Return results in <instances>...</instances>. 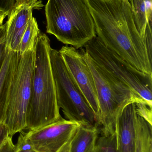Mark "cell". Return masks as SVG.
I'll list each match as a JSON object with an SVG mask.
<instances>
[{"label": "cell", "instance_id": "26", "mask_svg": "<svg viewBox=\"0 0 152 152\" xmlns=\"http://www.w3.org/2000/svg\"><path fill=\"white\" fill-rule=\"evenodd\" d=\"M16 152H23V151H17V150H16Z\"/></svg>", "mask_w": 152, "mask_h": 152}, {"label": "cell", "instance_id": "13", "mask_svg": "<svg viewBox=\"0 0 152 152\" xmlns=\"http://www.w3.org/2000/svg\"><path fill=\"white\" fill-rule=\"evenodd\" d=\"M98 133L97 127L79 126L71 139L70 152H93L98 139Z\"/></svg>", "mask_w": 152, "mask_h": 152}, {"label": "cell", "instance_id": "11", "mask_svg": "<svg viewBox=\"0 0 152 152\" xmlns=\"http://www.w3.org/2000/svg\"><path fill=\"white\" fill-rule=\"evenodd\" d=\"M35 6L21 4L14 7L8 16L6 22V41L7 49L18 52L19 47L24 32L33 17Z\"/></svg>", "mask_w": 152, "mask_h": 152}, {"label": "cell", "instance_id": "19", "mask_svg": "<svg viewBox=\"0 0 152 152\" xmlns=\"http://www.w3.org/2000/svg\"><path fill=\"white\" fill-rule=\"evenodd\" d=\"M18 142L15 145L16 150L25 152H35L32 145L26 135V133L22 131L20 132Z\"/></svg>", "mask_w": 152, "mask_h": 152}, {"label": "cell", "instance_id": "2", "mask_svg": "<svg viewBox=\"0 0 152 152\" xmlns=\"http://www.w3.org/2000/svg\"><path fill=\"white\" fill-rule=\"evenodd\" d=\"M51 48L49 37L40 32L35 47L31 96L26 118V129L29 130L38 129L62 118L50 59Z\"/></svg>", "mask_w": 152, "mask_h": 152}, {"label": "cell", "instance_id": "1", "mask_svg": "<svg viewBox=\"0 0 152 152\" xmlns=\"http://www.w3.org/2000/svg\"><path fill=\"white\" fill-rule=\"evenodd\" d=\"M96 36L140 72L152 76V56L136 26L128 0H87Z\"/></svg>", "mask_w": 152, "mask_h": 152}, {"label": "cell", "instance_id": "20", "mask_svg": "<svg viewBox=\"0 0 152 152\" xmlns=\"http://www.w3.org/2000/svg\"><path fill=\"white\" fill-rule=\"evenodd\" d=\"M16 152V146L12 142V137L9 136L0 147V152Z\"/></svg>", "mask_w": 152, "mask_h": 152}, {"label": "cell", "instance_id": "9", "mask_svg": "<svg viewBox=\"0 0 152 152\" xmlns=\"http://www.w3.org/2000/svg\"><path fill=\"white\" fill-rule=\"evenodd\" d=\"M59 52L67 68L84 94L98 120L100 106L96 86L82 50L80 51L72 46L66 45L62 46Z\"/></svg>", "mask_w": 152, "mask_h": 152}, {"label": "cell", "instance_id": "12", "mask_svg": "<svg viewBox=\"0 0 152 152\" xmlns=\"http://www.w3.org/2000/svg\"><path fill=\"white\" fill-rule=\"evenodd\" d=\"M19 56V53L8 49L0 70V123L4 120L9 88Z\"/></svg>", "mask_w": 152, "mask_h": 152}, {"label": "cell", "instance_id": "8", "mask_svg": "<svg viewBox=\"0 0 152 152\" xmlns=\"http://www.w3.org/2000/svg\"><path fill=\"white\" fill-rule=\"evenodd\" d=\"M80 126L62 117L47 126L29 130L26 135L35 152H57L72 138Z\"/></svg>", "mask_w": 152, "mask_h": 152}, {"label": "cell", "instance_id": "5", "mask_svg": "<svg viewBox=\"0 0 152 152\" xmlns=\"http://www.w3.org/2000/svg\"><path fill=\"white\" fill-rule=\"evenodd\" d=\"M50 55L59 108L68 120L83 126L98 127L95 113L67 68L59 50L51 48Z\"/></svg>", "mask_w": 152, "mask_h": 152}, {"label": "cell", "instance_id": "15", "mask_svg": "<svg viewBox=\"0 0 152 152\" xmlns=\"http://www.w3.org/2000/svg\"><path fill=\"white\" fill-rule=\"evenodd\" d=\"M132 10L135 24L142 38H144L148 22L146 0H128Z\"/></svg>", "mask_w": 152, "mask_h": 152}, {"label": "cell", "instance_id": "6", "mask_svg": "<svg viewBox=\"0 0 152 152\" xmlns=\"http://www.w3.org/2000/svg\"><path fill=\"white\" fill-rule=\"evenodd\" d=\"M85 51L104 73L131 89L152 106V76L140 72L107 48L96 36L84 46Z\"/></svg>", "mask_w": 152, "mask_h": 152}, {"label": "cell", "instance_id": "25", "mask_svg": "<svg viewBox=\"0 0 152 152\" xmlns=\"http://www.w3.org/2000/svg\"><path fill=\"white\" fill-rule=\"evenodd\" d=\"M8 15H9L8 13L2 11H0V27L3 25V23L4 20L5 18L8 16Z\"/></svg>", "mask_w": 152, "mask_h": 152}, {"label": "cell", "instance_id": "16", "mask_svg": "<svg viewBox=\"0 0 152 152\" xmlns=\"http://www.w3.org/2000/svg\"><path fill=\"white\" fill-rule=\"evenodd\" d=\"M40 33V30L36 20L33 17L29 20L21 38L19 47L18 53L22 54L35 48L37 37Z\"/></svg>", "mask_w": 152, "mask_h": 152}, {"label": "cell", "instance_id": "17", "mask_svg": "<svg viewBox=\"0 0 152 152\" xmlns=\"http://www.w3.org/2000/svg\"><path fill=\"white\" fill-rule=\"evenodd\" d=\"M93 152H117L116 134L98 137Z\"/></svg>", "mask_w": 152, "mask_h": 152}, {"label": "cell", "instance_id": "7", "mask_svg": "<svg viewBox=\"0 0 152 152\" xmlns=\"http://www.w3.org/2000/svg\"><path fill=\"white\" fill-rule=\"evenodd\" d=\"M35 61V48L19 53L11 81L3 123L9 136L26 129L27 111L31 96Z\"/></svg>", "mask_w": 152, "mask_h": 152}, {"label": "cell", "instance_id": "24", "mask_svg": "<svg viewBox=\"0 0 152 152\" xmlns=\"http://www.w3.org/2000/svg\"><path fill=\"white\" fill-rule=\"evenodd\" d=\"M72 138H71L69 141H68L67 143L65 144L57 152H70V142H71V140Z\"/></svg>", "mask_w": 152, "mask_h": 152}, {"label": "cell", "instance_id": "18", "mask_svg": "<svg viewBox=\"0 0 152 152\" xmlns=\"http://www.w3.org/2000/svg\"><path fill=\"white\" fill-rule=\"evenodd\" d=\"M6 24L5 23L0 27V70L8 50L6 45Z\"/></svg>", "mask_w": 152, "mask_h": 152}, {"label": "cell", "instance_id": "22", "mask_svg": "<svg viewBox=\"0 0 152 152\" xmlns=\"http://www.w3.org/2000/svg\"><path fill=\"white\" fill-rule=\"evenodd\" d=\"M7 126L3 122L0 123V147L4 141L9 137Z\"/></svg>", "mask_w": 152, "mask_h": 152}, {"label": "cell", "instance_id": "23", "mask_svg": "<svg viewBox=\"0 0 152 152\" xmlns=\"http://www.w3.org/2000/svg\"><path fill=\"white\" fill-rule=\"evenodd\" d=\"M23 4L35 6L36 8L37 7H38L37 0H16L15 7Z\"/></svg>", "mask_w": 152, "mask_h": 152}, {"label": "cell", "instance_id": "14", "mask_svg": "<svg viewBox=\"0 0 152 152\" xmlns=\"http://www.w3.org/2000/svg\"><path fill=\"white\" fill-rule=\"evenodd\" d=\"M152 125L137 114L135 152H152Z\"/></svg>", "mask_w": 152, "mask_h": 152}, {"label": "cell", "instance_id": "21", "mask_svg": "<svg viewBox=\"0 0 152 152\" xmlns=\"http://www.w3.org/2000/svg\"><path fill=\"white\" fill-rule=\"evenodd\" d=\"M16 0H0V11L9 13L15 7Z\"/></svg>", "mask_w": 152, "mask_h": 152}, {"label": "cell", "instance_id": "10", "mask_svg": "<svg viewBox=\"0 0 152 152\" xmlns=\"http://www.w3.org/2000/svg\"><path fill=\"white\" fill-rule=\"evenodd\" d=\"M137 116L135 103L126 105L120 115L116 131L117 152H135Z\"/></svg>", "mask_w": 152, "mask_h": 152}, {"label": "cell", "instance_id": "3", "mask_svg": "<svg viewBox=\"0 0 152 152\" xmlns=\"http://www.w3.org/2000/svg\"><path fill=\"white\" fill-rule=\"evenodd\" d=\"M46 32L76 49L96 36L87 0H48L45 6Z\"/></svg>", "mask_w": 152, "mask_h": 152}, {"label": "cell", "instance_id": "4", "mask_svg": "<svg viewBox=\"0 0 152 152\" xmlns=\"http://www.w3.org/2000/svg\"><path fill=\"white\" fill-rule=\"evenodd\" d=\"M81 49L96 86L100 106L98 122L102 135H113L116 134L118 119L126 105L132 103L149 105L129 88L103 72L84 50Z\"/></svg>", "mask_w": 152, "mask_h": 152}, {"label": "cell", "instance_id": "27", "mask_svg": "<svg viewBox=\"0 0 152 152\" xmlns=\"http://www.w3.org/2000/svg\"><path fill=\"white\" fill-rule=\"evenodd\" d=\"M93 152H94V151H93Z\"/></svg>", "mask_w": 152, "mask_h": 152}]
</instances>
